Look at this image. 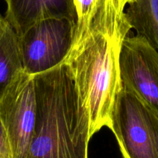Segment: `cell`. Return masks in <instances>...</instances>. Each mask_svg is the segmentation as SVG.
Returning <instances> with one entry per match:
<instances>
[{
    "instance_id": "1",
    "label": "cell",
    "mask_w": 158,
    "mask_h": 158,
    "mask_svg": "<svg viewBox=\"0 0 158 158\" xmlns=\"http://www.w3.org/2000/svg\"><path fill=\"white\" fill-rule=\"evenodd\" d=\"M115 0H105L88 28L74 38L63 61L89 117L92 137L111 126L116 95L121 88L119 54L130 31Z\"/></svg>"
},
{
    "instance_id": "2",
    "label": "cell",
    "mask_w": 158,
    "mask_h": 158,
    "mask_svg": "<svg viewBox=\"0 0 158 158\" xmlns=\"http://www.w3.org/2000/svg\"><path fill=\"white\" fill-rule=\"evenodd\" d=\"M36 113L27 158H88L89 117L63 64L34 75Z\"/></svg>"
},
{
    "instance_id": "3",
    "label": "cell",
    "mask_w": 158,
    "mask_h": 158,
    "mask_svg": "<svg viewBox=\"0 0 158 158\" xmlns=\"http://www.w3.org/2000/svg\"><path fill=\"white\" fill-rule=\"evenodd\" d=\"M109 129L123 158H158V112L123 85Z\"/></svg>"
},
{
    "instance_id": "4",
    "label": "cell",
    "mask_w": 158,
    "mask_h": 158,
    "mask_svg": "<svg viewBox=\"0 0 158 158\" xmlns=\"http://www.w3.org/2000/svg\"><path fill=\"white\" fill-rule=\"evenodd\" d=\"M75 27L65 18L44 19L19 36L24 71L34 76L61 64L73 44Z\"/></svg>"
},
{
    "instance_id": "5",
    "label": "cell",
    "mask_w": 158,
    "mask_h": 158,
    "mask_svg": "<svg viewBox=\"0 0 158 158\" xmlns=\"http://www.w3.org/2000/svg\"><path fill=\"white\" fill-rule=\"evenodd\" d=\"M34 76L21 71L0 95V119L6 131L11 158H27L36 123Z\"/></svg>"
},
{
    "instance_id": "6",
    "label": "cell",
    "mask_w": 158,
    "mask_h": 158,
    "mask_svg": "<svg viewBox=\"0 0 158 158\" xmlns=\"http://www.w3.org/2000/svg\"><path fill=\"white\" fill-rule=\"evenodd\" d=\"M121 84L158 112V52L140 36H127L119 54Z\"/></svg>"
},
{
    "instance_id": "7",
    "label": "cell",
    "mask_w": 158,
    "mask_h": 158,
    "mask_svg": "<svg viewBox=\"0 0 158 158\" xmlns=\"http://www.w3.org/2000/svg\"><path fill=\"white\" fill-rule=\"evenodd\" d=\"M5 18L18 36L44 19L65 18L77 23L74 0H5Z\"/></svg>"
},
{
    "instance_id": "8",
    "label": "cell",
    "mask_w": 158,
    "mask_h": 158,
    "mask_svg": "<svg viewBox=\"0 0 158 158\" xmlns=\"http://www.w3.org/2000/svg\"><path fill=\"white\" fill-rule=\"evenodd\" d=\"M23 71L19 36L0 14V95Z\"/></svg>"
},
{
    "instance_id": "9",
    "label": "cell",
    "mask_w": 158,
    "mask_h": 158,
    "mask_svg": "<svg viewBox=\"0 0 158 158\" xmlns=\"http://www.w3.org/2000/svg\"><path fill=\"white\" fill-rule=\"evenodd\" d=\"M127 5L124 15L131 30L158 52V0H131Z\"/></svg>"
},
{
    "instance_id": "10",
    "label": "cell",
    "mask_w": 158,
    "mask_h": 158,
    "mask_svg": "<svg viewBox=\"0 0 158 158\" xmlns=\"http://www.w3.org/2000/svg\"><path fill=\"white\" fill-rule=\"evenodd\" d=\"M104 1L105 0H74L77 15L74 38L80 36L88 28Z\"/></svg>"
},
{
    "instance_id": "11",
    "label": "cell",
    "mask_w": 158,
    "mask_h": 158,
    "mask_svg": "<svg viewBox=\"0 0 158 158\" xmlns=\"http://www.w3.org/2000/svg\"><path fill=\"white\" fill-rule=\"evenodd\" d=\"M0 157L11 158V150H10L8 136L1 119H0Z\"/></svg>"
},
{
    "instance_id": "12",
    "label": "cell",
    "mask_w": 158,
    "mask_h": 158,
    "mask_svg": "<svg viewBox=\"0 0 158 158\" xmlns=\"http://www.w3.org/2000/svg\"><path fill=\"white\" fill-rule=\"evenodd\" d=\"M130 1H131V0H115L117 6H118V10H120L121 12H124L126 6H127Z\"/></svg>"
},
{
    "instance_id": "13",
    "label": "cell",
    "mask_w": 158,
    "mask_h": 158,
    "mask_svg": "<svg viewBox=\"0 0 158 158\" xmlns=\"http://www.w3.org/2000/svg\"><path fill=\"white\" fill-rule=\"evenodd\" d=\"M0 158H2V157H0Z\"/></svg>"
}]
</instances>
